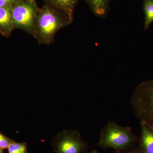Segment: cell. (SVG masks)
Masks as SVG:
<instances>
[{
	"label": "cell",
	"instance_id": "cell-15",
	"mask_svg": "<svg viewBox=\"0 0 153 153\" xmlns=\"http://www.w3.org/2000/svg\"><path fill=\"white\" fill-rule=\"evenodd\" d=\"M90 153H98V152L96 150H93L91 151V152Z\"/></svg>",
	"mask_w": 153,
	"mask_h": 153
},
{
	"label": "cell",
	"instance_id": "cell-5",
	"mask_svg": "<svg viewBox=\"0 0 153 153\" xmlns=\"http://www.w3.org/2000/svg\"><path fill=\"white\" fill-rule=\"evenodd\" d=\"M54 153H87L88 145L78 131L64 130L52 140Z\"/></svg>",
	"mask_w": 153,
	"mask_h": 153
},
{
	"label": "cell",
	"instance_id": "cell-1",
	"mask_svg": "<svg viewBox=\"0 0 153 153\" xmlns=\"http://www.w3.org/2000/svg\"><path fill=\"white\" fill-rule=\"evenodd\" d=\"M137 137L130 127L122 126L109 121L102 129L96 146L102 149H112L117 152L128 150L134 147Z\"/></svg>",
	"mask_w": 153,
	"mask_h": 153
},
{
	"label": "cell",
	"instance_id": "cell-6",
	"mask_svg": "<svg viewBox=\"0 0 153 153\" xmlns=\"http://www.w3.org/2000/svg\"><path fill=\"white\" fill-rule=\"evenodd\" d=\"M140 124L139 149L142 153H153V128L143 122H140Z\"/></svg>",
	"mask_w": 153,
	"mask_h": 153
},
{
	"label": "cell",
	"instance_id": "cell-8",
	"mask_svg": "<svg viewBox=\"0 0 153 153\" xmlns=\"http://www.w3.org/2000/svg\"><path fill=\"white\" fill-rule=\"evenodd\" d=\"M14 28L12 7H0V31L3 34H10Z\"/></svg>",
	"mask_w": 153,
	"mask_h": 153
},
{
	"label": "cell",
	"instance_id": "cell-2",
	"mask_svg": "<svg viewBox=\"0 0 153 153\" xmlns=\"http://www.w3.org/2000/svg\"><path fill=\"white\" fill-rule=\"evenodd\" d=\"M71 23L63 13L45 6L38 14L35 38L39 44H51L54 42L57 32Z\"/></svg>",
	"mask_w": 153,
	"mask_h": 153
},
{
	"label": "cell",
	"instance_id": "cell-7",
	"mask_svg": "<svg viewBox=\"0 0 153 153\" xmlns=\"http://www.w3.org/2000/svg\"><path fill=\"white\" fill-rule=\"evenodd\" d=\"M51 4L61 12L71 22L77 0H49Z\"/></svg>",
	"mask_w": 153,
	"mask_h": 153
},
{
	"label": "cell",
	"instance_id": "cell-11",
	"mask_svg": "<svg viewBox=\"0 0 153 153\" xmlns=\"http://www.w3.org/2000/svg\"><path fill=\"white\" fill-rule=\"evenodd\" d=\"M9 153H28L26 143H17L12 141L7 148Z\"/></svg>",
	"mask_w": 153,
	"mask_h": 153
},
{
	"label": "cell",
	"instance_id": "cell-14",
	"mask_svg": "<svg viewBox=\"0 0 153 153\" xmlns=\"http://www.w3.org/2000/svg\"><path fill=\"white\" fill-rule=\"evenodd\" d=\"M114 153H142L141 152L139 149H137V148H136L134 147L132 149H131L128 150L126 151H125V152H115Z\"/></svg>",
	"mask_w": 153,
	"mask_h": 153
},
{
	"label": "cell",
	"instance_id": "cell-3",
	"mask_svg": "<svg viewBox=\"0 0 153 153\" xmlns=\"http://www.w3.org/2000/svg\"><path fill=\"white\" fill-rule=\"evenodd\" d=\"M130 103L135 115L153 128V78L143 81L135 88Z\"/></svg>",
	"mask_w": 153,
	"mask_h": 153
},
{
	"label": "cell",
	"instance_id": "cell-4",
	"mask_svg": "<svg viewBox=\"0 0 153 153\" xmlns=\"http://www.w3.org/2000/svg\"><path fill=\"white\" fill-rule=\"evenodd\" d=\"M12 12L14 28L21 29L35 38L38 13L34 1H22L12 7Z\"/></svg>",
	"mask_w": 153,
	"mask_h": 153
},
{
	"label": "cell",
	"instance_id": "cell-12",
	"mask_svg": "<svg viewBox=\"0 0 153 153\" xmlns=\"http://www.w3.org/2000/svg\"><path fill=\"white\" fill-rule=\"evenodd\" d=\"M13 140L0 131V149L3 151L5 149H7Z\"/></svg>",
	"mask_w": 153,
	"mask_h": 153
},
{
	"label": "cell",
	"instance_id": "cell-16",
	"mask_svg": "<svg viewBox=\"0 0 153 153\" xmlns=\"http://www.w3.org/2000/svg\"><path fill=\"white\" fill-rule=\"evenodd\" d=\"M0 153H4V152H3V151L1 150L0 149Z\"/></svg>",
	"mask_w": 153,
	"mask_h": 153
},
{
	"label": "cell",
	"instance_id": "cell-13",
	"mask_svg": "<svg viewBox=\"0 0 153 153\" xmlns=\"http://www.w3.org/2000/svg\"><path fill=\"white\" fill-rule=\"evenodd\" d=\"M22 1V0H0V7H11Z\"/></svg>",
	"mask_w": 153,
	"mask_h": 153
},
{
	"label": "cell",
	"instance_id": "cell-9",
	"mask_svg": "<svg viewBox=\"0 0 153 153\" xmlns=\"http://www.w3.org/2000/svg\"><path fill=\"white\" fill-rule=\"evenodd\" d=\"M96 16L104 17L109 9V0H85Z\"/></svg>",
	"mask_w": 153,
	"mask_h": 153
},
{
	"label": "cell",
	"instance_id": "cell-10",
	"mask_svg": "<svg viewBox=\"0 0 153 153\" xmlns=\"http://www.w3.org/2000/svg\"><path fill=\"white\" fill-rule=\"evenodd\" d=\"M143 9L145 15L144 27L147 30L153 22V0H144Z\"/></svg>",
	"mask_w": 153,
	"mask_h": 153
}]
</instances>
